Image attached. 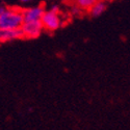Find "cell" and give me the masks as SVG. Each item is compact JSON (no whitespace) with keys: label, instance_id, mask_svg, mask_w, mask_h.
Returning a JSON list of instances; mask_svg holds the SVG:
<instances>
[{"label":"cell","instance_id":"cell-1","mask_svg":"<svg viewBox=\"0 0 130 130\" xmlns=\"http://www.w3.org/2000/svg\"><path fill=\"white\" fill-rule=\"evenodd\" d=\"M24 24L23 10L1 6L0 8V30L21 28Z\"/></svg>","mask_w":130,"mask_h":130},{"label":"cell","instance_id":"cell-2","mask_svg":"<svg viewBox=\"0 0 130 130\" xmlns=\"http://www.w3.org/2000/svg\"><path fill=\"white\" fill-rule=\"evenodd\" d=\"M22 30L24 32V37L28 39H36L38 38L44 28L42 21H31V22H24L22 25Z\"/></svg>","mask_w":130,"mask_h":130},{"label":"cell","instance_id":"cell-3","mask_svg":"<svg viewBox=\"0 0 130 130\" xmlns=\"http://www.w3.org/2000/svg\"><path fill=\"white\" fill-rule=\"evenodd\" d=\"M42 23L44 28L48 30H56L60 26V18L57 13L49 10V12H45V14L42 17Z\"/></svg>","mask_w":130,"mask_h":130},{"label":"cell","instance_id":"cell-4","mask_svg":"<svg viewBox=\"0 0 130 130\" xmlns=\"http://www.w3.org/2000/svg\"><path fill=\"white\" fill-rule=\"evenodd\" d=\"M22 38H25L22 28L0 30V41H1L2 43L18 40V39H22Z\"/></svg>","mask_w":130,"mask_h":130},{"label":"cell","instance_id":"cell-5","mask_svg":"<svg viewBox=\"0 0 130 130\" xmlns=\"http://www.w3.org/2000/svg\"><path fill=\"white\" fill-rule=\"evenodd\" d=\"M44 14H45L44 9H43L42 7H40V6L25 9V10H23L24 22H31V21L42 20V17H43Z\"/></svg>","mask_w":130,"mask_h":130},{"label":"cell","instance_id":"cell-6","mask_svg":"<svg viewBox=\"0 0 130 130\" xmlns=\"http://www.w3.org/2000/svg\"><path fill=\"white\" fill-rule=\"evenodd\" d=\"M106 9V4L103 1H98L90 8V13L92 17H99L101 16Z\"/></svg>","mask_w":130,"mask_h":130},{"label":"cell","instance_id":"cell-7","mask_svg":"<svg viewBox=\"0 0 130 130\" xmlns=\"http://www.w3.org/2000/svg\"><path fill=\"white\" fill-rule=\"evenodd\" d=\"M99 0H75L76 5L81 8H91L94 4H96Z\"/></svg>","mask_w":130,"mask_h":130},{"label":"cell","instance_id":"cell-8","mask_svg":"<svg viewBox=\"0 0 130 130\" xmlns=\"http://www.w3.org/2000/svg\"><path fill=\"white\" fill-rule=\"evenodd\" d=\"M51 10H52V12L57 13V12H58V7H57V6H53V7L51 8Z\"/></svg>","mask_w":130,"mask_h":130},{"label":"cell","instance_id":"cell-9","mask_svg":"<svg viewBox=\"0 0 130 130\" xmlns=\"http://www.w3.org/2000/svg\"><path fill=\"white\" fill-rule=\"evenodd\" d=\"M21 2H28V1H30V0H20Z\"/></svg>","mask_w":130,"mask_h":130}]
</instances>
